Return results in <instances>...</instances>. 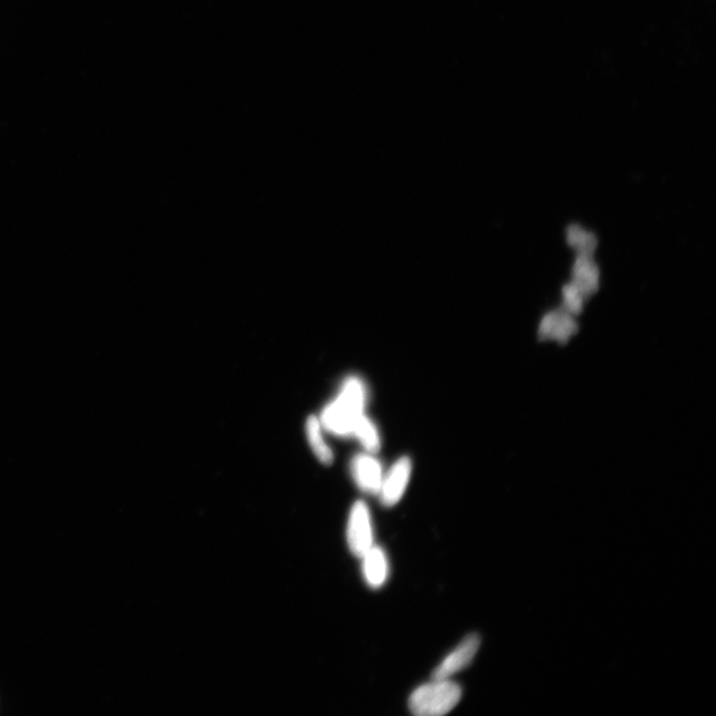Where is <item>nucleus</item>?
I'll return each instance as SVG.
<instances>
[{
	"instance_id": "nucleus-1",
	"label": "nucleus",
	"mask_w": 716,
	"mask_h": 716,
	"mask_svg": "<svg viewBox=\"0 0 716 716\" xmlns=\"http://www.w3.org/2000/svg\"><path fill=\"white\" fill-rule=\"evenodd\" d=\"M366 403L364 382L358 377H349L336 400L324 408L320 420L322 428L337 436L352 435L358 419L365 414Z\"/></svg>"
},
{
	"instance_id": "nucleus-2",
	"label": "nucleus",
	"mask_w": 716,
	"mask_h": 716,
	"mask_svg": "<svg viewBox=\"0 0 716 716\" xmlns=\"http://www.w3.org/2000/svg\"><path fill=\"white\" fill-rule=\"evenodd\" d=\"M462 698L461 686L450 679L433 680L419 686L409 699V709L418 716H442L456 708Z\"/></svg>"
},
{
	"instance_id": "nucleus-3",
	"label": "nucleus",
	"mask_w": 716,
	"mask_h": 716,
	"mask_svg": "<svg viewBox=\"0 0 716 716\" xmlns=\"http://www.w3.org/2000/svg\"><path fill=\"white\" fill-rule=\"evenodd\" d=\"M347 539L350 551L359 558L375 546L370 512L367 504L362 501L352 505Z\"/></svg>"
},
{
	"instance_id": "nucleus-4",
	"label": "nucleus",
	"mask_w": 716,
	"mask_h": 716,
	"mask_svg": "<svg viewBox=\"0 0 716 716\" xmlns=\"http://www.w3.org/2000/svg\"><path fill=\"white\" fill-rule=\"evenodd\" d=\"M480 646L481 638L479 635L472 634L467 636L455 650L449 654L440 665L435 668L432 679H450L452 675L463 671L473 662Z\"/></svg>"
},
{
	"instance_id": "nucleus-5",
	"label": "nucleus",
	"mask_w": 716,
	"mask_h": 716,
	"mask_svg": "<svg viewBox=\"0 0 716 716\" xmlns=\"http://www.w3.org/2000/svg\"><path fill=\"white\" fill-rule=\"evenodd\" d=\"M412 465L407 457L401 458L386 476H384L379 491L380 500L385 507H394L403 498L410 476H412Z\"/></svg>"
},
{
	"instance_id": "nucleus-6",
	"label": "nucleus",
	"mask_w": 716,
	"mask_h": 716,
	"mask_svg": "<svg viewBox=\"0 0 716 716\" xmlns=\"http://www.w3.org/2000/svg\"><path fill=\"white\" fill-rule=\"evenodd\" d=\"M350 471L353 480L362 492L379 494L384 473L380 463L374 456L370 453L357 455L351 461Z\"/></svg>"
},
{
	"instance_id": "nucleus-7",
	"label": "nucleus",
	"mask_w": 716,
	"mask_h": 716,
	"mask_svg": "<svg viewBox=\"0 0 716 716\" xmlns=\"http://www.w3.org/2000/svg\"><path fill=\"white\" fill-rule=\"evenodd\" d=\"M578 331L575 316L566 310L552 311L541 320L539 337L541 340H555L566 343Z\"/></svg>"
},
{
	"instance_id": "nucleus-8",
	"label": "nucleus",
	"mask_w": 716,
	"mask_h": 716,
	"mask_svg": "<svg viewBox=\"0 0 716 716\" xmlns=\"http://www.w3.org/2000/svg\"><path fill=\"white\" fill-rule=\"evenodd\" d=\"M587 301L594 295L599 286V270L594 260V255L578 254L573 266V280L571 282Z\"/></svg>"
},
{
	"instance_id": "nucleus-9",
	"label": "nucleus",
	"mask_w": 716,
	"mask_h": 716,
	"mask_svg": "<svg viewBox=\"0 0 716 716\" xmlns=\"http://www.w3.org/2000/svg\"><path fill=\"white\" fill-rule=\"evenodd\" d=\"M362 559V573L368 586L378 589L384 586L389 575L388 559L384 549L372 547Z\"/></svg>"
},
{
	"instance_id": "nucleus-10",
	"label": "nucleus",
	"mask_w": 716,
	"mask_h": 716,
	"mask_svg": "<svg viewBox=\"0 0 716 716\" xmlns=\"http://www.w3.org/2000/svg\"><path fill=\"white\" fill-rule=\"evenodd\" d=\"M308 440L314 455L324 465H330L333 461L331 449L324 441L322 434V425L316 416H311L305 424Z\"/></svg>"
},
{
	"instance_id": "nucleus-11",
	"label": "nucleus",
	"mask_w": 716,
	"mask_h": 716,
	"mask_svg": "<svg viewBox=\"0 0 716 716\" xmlns=\"http://www.w3.org/2000/svg\"><path fill=\"white\" fill-rule=\"evenodd\" d=\"M353 436L358 439V441L365 447L366 450L370 454L376 453L380 449V436L378 430L374 422L367 417L362 415L353 429Z\"/></svg>"
},
{
	"instance_id": "nucleus-12",
	"label": "nucleus",
	"mask_w": 716,
	"mask_h": 716,
	"mask_svg": "<svg viewBox=\"0 0 716 716\" xmlns=\"http://www.w3.org/2000/svg\"><path fill=\"white\" fill-rule=\"evenodd\" d=\"M567 242L578 254L594 255L597 247L595 235L584 231L579 225H571L568 228Z\"/></svg>"
},
{
	"instance_id": "nucleus-13",
	"label": "nucleus",
	"mask_w": 716,
	"mask_h": 716,
	"mask_svg": "<svg viewBox=\"0 0 716 716\" xmlns=\"http://www.w3.org/2000/svg\"><path fill=\"white\" fill-rule=\"evenodd\" d=\"M562 295V309L572 314V316H577L584 310L585 300L575 285L572 283L566 285L565 288H563Z\"/></svg>"
}]
</instances>
